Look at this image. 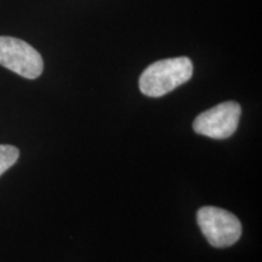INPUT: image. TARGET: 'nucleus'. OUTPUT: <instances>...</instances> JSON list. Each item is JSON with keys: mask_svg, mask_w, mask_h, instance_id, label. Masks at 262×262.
<instances>
[{"mask_svg": "<svg viewBox=\"0 0 262 262\" xmlns=\"http://www.w3.org/2000/svg\"><path fill=\"white\" fill-rule=\"evenodd\" d=\"M242 107L234 101L222 102L199 114L193 122V130L199 135L215 140L231 137L238 129Z\"/></svg>", "mask_w": 262, "mask_h": 262, "instance_id": "nucleus-4", "label": "nucleus"}, {"mask_svg": "<svg viewBox=\"0 0 262 262\" xmlns=\"http://www.w3.org/2000/svg\"><path fill=\"white\" fill-rule=\"evenodd\" d=\"M193 63L188 57L157 61L143 71L139 80L141 93L148 97H162L187 83L192 78Z\"/></svg>", "mask_w": 262, "mask_h": 262, "instance_id": "nucleus-1", "label": "nucleus"}, {"mask_svg": "<svg viewBox=\"0 0 262 262\" xmlns=\"http://www.w3.org/2000/svg\"><path fill=\"white\" fill-rule=\"evenodd\" d=\"M0 64L26 79H37L44 70L42 57L21 39L0 37Z\"/></svg>", "mask_w": 262, "mask_h": 262, "instance_id": "nucleus-3", "label": "nucleus"}, {"mask_svg": "<svg viewBox=\"0 0 262 262\" xmlns=\"http://www.w3.org/2000/svg\"><path fill=\"white\" fill-rule=\"evenodd\" d=\"M196 222L208 243L214 248H228L242 235V224L235 215L216 206H203L196 212Z\"/></svg>", "mask_w": 262, "mask_h": 262, "instance_id": "nucleus-2", "label": "nucleus"}, {"mask_svg": "<svg viewBox=\"0 0 262 262\" xmlns=\"http://www.w3.org/2000/svg\"><path fill=\"white\" fill-rule=\"evenodd\" d=\"M19 150L15 146L0 145V176L17 162Z\"/></svg>", "mask_w": 262, "mask_h": 262, "instance_id": "nucleus-5", "label": "nucleus"}]
</instances>
